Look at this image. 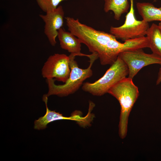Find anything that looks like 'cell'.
<instances>
[{"instance_id": "obj_1", "label": "cell", "mask_w": 161, "mask_h": 161, "mask_svg": "<svg viewBox=\"0 0 161 161\" xmlns=\"http://www.w3.org/2000/svg\"><path fill=\"white\" fill-rule=\"evenodd\" d=\"M71 72L67 81L63 84L57 85L53 79H46L48 91L46 94L47 96L56 95L62 97L67 96L76 92L83 84V81L91 77L93 75L91 67L95 61L98 58L95 54L90 55L89 65L87 68H80L75 58L77 55L71 54L69 56Z\"/></svg>"}, {"instance_id": "obj_2", "label": "cell", "mask_w": 161, "mask_h": 161, "mask_svg": "<svg viewBox=\"0 0 161 161\" xmlns=\"http://www.w3.org/2000/svg\"><path fill=\"white\" fill-rule=\"evenodd\" d=\"M108 93L114 97L120 103L121 111L119 132L120 137L123 139L127 134L130 113L139 95L138 88L134 83L132 79L126 77L112 86Z\"/></svg>"}, {"instance_id": "obj_3", "label": "cell", "mask_w": 161, "mask_h": 161, "mask_svg": "<svg viewBox=\"0 0 161 161\" xmlns=\"http://www.w3.org/2000/svg\"><path fill=\"white\" fill-rule=\"evenodd\" d=\"M128 74L127 66L118 56L101 78L94 83H84L82 88L93 95L102 96L108 93L112 86L126 78Z\"/></svg>"}, {"instance_id": "obj_4", "label": "cell", "mask_w": 161, "mask_h": 161, "mask_svg": "<svg viewBox=\"0 0 161 161\" xmlns=\"http://www.w3.org/2000/svg\"><path fill=\"white\" fill-rule=\"evenodd\" d=\"M129 10L125 17L123 24L118 27L111 26L110 33L116 38L123 41L145 36L149 27L148 22L137 20L134 14V0H130Z\"/></svg>"}, {"instance_id": "obj_5", "label": "cell", "mask_w": 161, "mask_h": 161, "mask_svg": "<svg viewBox=\"0 0 161 161\" xmlns=\"http://www.w3.org/2000/svg\"><path fill=\"white\" fill-rule=\"evenodd\" d=\"M125 63L129 70V78L133 79L143 67L154 64L161 65V57L154 54L145 53L143 49L128 50L118 56Z\"/></svg>"}, {"instance_id": "obj_6", "label": "cell", "mask_w": 161, "mask_h": 161, "mask_svg": "<svg viewBox=\"0 0 161 161\" xmlns=\"http://www.w3.org/2000/svg\"><path fill=\"white\" fill-rule=\"evenodd\" d=\"M70 72L69 56L58 53L49 56L41 70L43 78L46 79L54 78L64 83L69 78Z\"/></svg>"}, {"instance_id": "obj_7", "label": "cell", "mask_w": 161, "mask_h": 161, "mask_svg": "<svg viewBox=\"0 0 161 161\" xmlns=\"http://www.w3.org/2000/svg\"><path fill=\"white\" fill-rule=\"evenodd\" d=\"M45 15L39 16L45 23L44 33L52 46L56 44L58 30L64 24V13L62 7L60 5L55 9L48 11Z\"/></svg>"}, {"instance_id": "obj_8", "label": "cell", "mask_w": 161, "mask_h": 161, "mask_svg": "<svg viewBox=\"0 0 161 161\" xmlns=\"http://www.w3.org/2000/svg\"><path fill=\"white\" fill-rule=\"evenodd\" d=\"M57 37L60 47L62 49L67 50L71 54H75L77 56H86L88 57L89 56V55L81 52V43L80 40L70 32L65 31L61 28L58 30Z\"/></svg>"}, {"instance_id": "obj_9", "label": "cell", "mask_w": 161, "mask_h": 161, "mask_svg": "<svg viewBox=\"0 0 161 161\" xmlns=\"http://www.w3.org/2000/svg\"><path fill=\"white\" fill-rule=\"evenodd\" d=\"M136 7L138 13L144 21H161V7L157 8L149 2H140L137 3Z\"/></svg>"}, {"instance_id": "obj_10", "label": "cell", "mask_w": 161, "mask_h": 161, "mask_svg": "<svg viewBox=\"0 0 161 161\" xmlns=\"http://www.w3.org/2000/svg\"><path fill=\"white\" fill-rule=\"evenodd\" d=\"M43 100L45 102L46 108V112L44 115L40 117L34 121V129L38 130L45 129L49 123L54 121L63 120H69L70 117H66L55 111L49 110L47 106L48 97L46 94L44 95Z\"/></svg>"}, {"instance_id": "obj_11", "label": "cell", "mask_w": 161, "mask_h": 161, "mask_svg": "<svg viewBox=\"0 0 161 161\" xmlns=\"http://www.w3.org/2000/svg\"><path fill=\"white\" fill-rule=\"evenodd\" d=\"M104 10L106 13L112 11L114 18L119 20L124 13H128L130 5L128 0H104Z\"/></svg>"}, {"instance_id": "obj_12", "label": "cell", "mask_w": 161, "mask_h": 161, "mask_svg": "<svg viewBox=\"0 0 161 161\" xmlns=\"http://www.w3.org/2000/svg\"><path fill=\"white\" fill-rule=\"evenodd\" d=\"M146 35L152 53L161 57V32L158 25L152 24L147 30Z\"/></svg>"}, {"instance_id": "obj_13", "label": "cell", "mask_w": 161, "mask_h": 161, "mask_svg": "<svg viewBox=\"0 0 161 161\" xmlns=\"http://www.w3.org/2000/svg\"><path fill=\"white\" fill-rule=\"evenodd\" d=\"M67 0H36L40 8L45 13L57 8L62 1Z\"/></svg>"}, {"instance_id": "obj_14", "label": "cell", "mask_w": 161, "mask_h": 161, "mask_svg": "<svg viewBox=\"0 0 161 161\" xmlns=\"http://www.w3.org/2000/svg\"><path fill=\"white\" fill-rule=\"evenodd\" d=\"M158 73L157 79L156 80L157 85L160 84L161 83V65Z\"/></svg>"}, {"instance_id": "obj_15", "label": "cell", "mask_w": 161, "mask_h": 161, "mask_svg": "<svg viewBox=\"0 0 161 161\" xmlns=\"http://www.w3.org/2000/svg\"><path fill=\"white\" fill-rule=\"evenodd\" d=\"M158 26L159 27V28L160 29L161 32V21H160V22L159 23Z\"/></svg>"}]
</instances>
